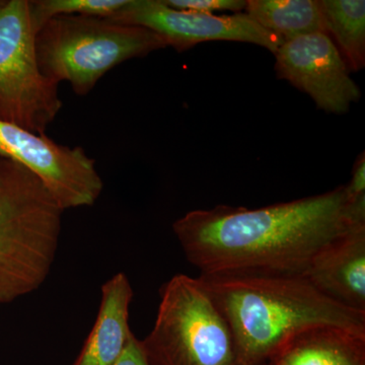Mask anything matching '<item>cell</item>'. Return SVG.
I'll use <instances>...</instances> for the list:
<instances>
[{
    "label": "cell",
    "instance_id": "cell-1",
    "mask_svg": "<svg viewBox=\"0 0 365 365\" xmlns=\"http://www.w3.org/2000/svg\"><path fill=\"white\" fill-rule=\"evenodd\" d=\"M361 225L340 186L261 208L198 209L179 218L173 230L187 260L201 274L304 275L324 247Z\"/></svg>",
    "mask_w": 365,
    "mask_h": 365
},
{
    "label": "cell",
    "instance_id": "cell-2",
    "mask_svg": "<svg viewBox=\"0 0 365 365\" xmlns=\"http://www.w3.org/2000/svg\"><path fill=\"white\" fill-rule=\"evenodd\" d=\"M227 319L241 365H270L288 341L307 329L334 326L365 334V313L343 306L300 274H200Z\"/></svg>",
    "mask_w": 365,
    "mask_h": 365
},
{
    "label": "cell",
    "instance_id": "cell-3",
    "mask_svg": "<svg viewBox=\"0 0 365 365\" xmlns=\"http://www.w3.org/2000/svg\"><path fill=\"white\" fill-rule=\"evenodd\" d=\"M63 212L39 178L0 158V304L44 284L56 258Z\"/></svg>",
    "mask_w": 365,
    "mask_h": 365
},
{
    "label": "cell",
    "instance_id": "cell-4",
    "mask_svg": "<svg viewBox=\"0 0 365 365\" xmlns=\"http://www.w3.org/2000/svg\"><path fill=\"white\" fill-rule=\"evenodd\" d=\"M167 46L158 34L143 26L95 16H56L36 34L41 71L58 85L68 81L78 96L90 93L119 64Z\"/></svg>",
    "mask_w": 365,
    "mask_h": 365
},
{
    "label": "cell",
    "instance_id": "cell-5",
    "mask_svg": "<svg viewBox=\"0 0 365 365\" xmlns=\"http://www.w3.org/2000/svg\"><path fill=\"white\" fill-rule=\"evenodd\" d=\"M140 341L150 365H241L227 319L200 278L185 274L163 285L155 326Z\"/></svg>",
    "mask_w": 365,
    "mask_h": 365
},
{
    "label": "cell",
    "instance_id": "cell-6",
    "mask_svg": "<svg viewBox=\"0 0 365 365\" xmlns=\"http://www.w3.org/2000/svg\"><path fill=\"white\" fill-rule=\"evenodd\" d=\"M30 0L0 7V120L44 134L63 107L58 83L41 71Z\"/></svg>",
    "mask_w": 365,
    "mask_h": 365
},
{
    "label": "cell",
    "instance_id": "cell-7",
    "mask_svg": "<svg viewBox=\"0 0 365 365\" xmlns=\"http://www.w3.org/2000/svg\"><path fill=\"white\" fill-rule=\"evenodd\" d=\"M0 158L20 163L39 178L60 207H88L104 189L96 162L81 148L0 120Z\"/></svg>",
    "mask_w": 365,
    "mask_h": 365
},
{
    "label": "cell",
    "instance_id": "cell-8",
    "mask_svg": "<svg viewBox=\"0 0 365 365\" xmlns=\"http://www.w3.org/2000/svg\"><path fill=\"white\" fill-rule=\"evenodd\" d=\"M110 20L153 31L179 52L206 41H237L261 46L275 54L285 43L248 14L216 16L182 11L167 6L163 0H128Z\"/></svg>",
    "mask_w": 365,
    "mask_h": 365
},
{
    "label": "cell",
    "instance_id": "cell-9",
    "mask_svg": "<svg viewBox=\"0 0 365 365\" xmlns=\"http://www.w3.org/2000/svg\"><path fill=\"white\" fill-rule=\"evenodd\" d=\"M278 78L311 96L319 109L344 114L361 93L332 38L313 33L287 41L275 53Z\"/></svg>",
    "mask_w": 365,
    "mask_h": 365
},
{
    "label": "cell",
    "instance_id": "cell-10",
    "mask_svg": "<svg viewBox=\"0 0 365 365\" xmlns=\"http://www.w3.org/2000/svg\"><path fill=\"white\" fill-rule=\"evenodd\" d=\"M304 276L327 297L365 313V225L324 247Z\"/></svg>",
    "mask_w": 365,
    "mask_h": 365
},
{
    "label": "cell",
    "instance_id": "cell-11",
    "mask_svg": "<svg viewBox=\"0 0 365 365\" xmlns=\"http://www.w3.org/2000/svg\"><path fill=\"white\" fill-rule=\"evenodd\" d=\"M133 289L124 273L104 283L95 325L73 365H113L133 337L129 327V307Z\"/></svg>",
    "mask_w": 365,
    "mask_h": 365
},
{
    "label": "cell",
    "instance_id": "cell-12",
    "mask_svg": "<svg viewBox=\"0 0 365 365\" xmlns=\"http://www.w3.org/2000/svg\"><path fill=\"white\" fill-rule=\"evenodd\" d=\"M270 365H365V334L334 326L307 329L288 341Z\"/></svg>",
    "mask_w": 365,
    "mask_h": 365
},
{
    "label": "cell",
    "instance_id": "cell-13",
    "mask_svg": "<svg viewBox=\"0 0 365 365\" xmlns=\"http://www.w3.org/2000/svg\"><path fill=\"white\" fill-rule=\"evenodd\" d=\"M246 11L259 26L284 42L326 33L318 0H248Z\"/></svg>",
    "mask_w": 365,
    "mask_h": 365
},
{
    "label": "cell",
    "instance_id": "cell-14",
    "mask_svg": "<svg viewBox=\"0 0 365 365\" xmlns=\"http://www.w3.org/2000/svg\"><path fill=\"white\" fill-rule=\"evenodd\" d=\"M326 33L334 38L348 68L365 66L364 0H318Z\"/></svg>",
    "mask_w": 365,
    "mask_h": 365
},
{
    "label": "cell",
    "instance_id": "cell-15",
    "mask_svg": "<svg viewBox=\"0 0 365 365\" xmlns=\"http://www.w3.org/2000/svg\"><path fill=\"white\" fill-rule=\"evenodd\" d=\"M128 0H30L31 18L36 33L59 16L111 19Z\"/></svg>",
    "mask_w": 365,
    "mask_h": 365
},
{
    "label": "cell",
    "instance_id": "cell-16",
    "mask_svg": "<svg viewBox=\"0 0 365 365\" xmlns=\"http://www.w3.org/2000/svg\"><path fill=\"white\" fill-rule=\"evenodd\" d=\"M167 6L182 11L215 14V11L240 13L246 9L245 0H163Z\"/></svg>",
    "mask_w": 365,
    "mask_h": 365
},
{
    "label": "cell",
    "instance_id": "cell-17",
    "mask_svg": "<svg viewBox=\"0 0 365 365\" xmlns=\"http://www.w3.org/2000/svg\"><path fill=\"white\" fill-rule=\"evenodd\" d=\"M345 198L348 203L365 198V158L364 153L359 158L353 168L352 178L344 186Z\"/></svg>",
    "mask_w": 365,
    "mask_h": 365
},
{
    "label": "cell",
    "instance_id": "cell-18",
    "mask_svg": "<svg viewBox=\"0 0 365 365\" xmlns=\"http://www.w3.org/2000/svg\"><path fill=\"white\" fill-rule=\"evenodd\" d=\"M113 365H150L143 351L141 341L135 335L129 341L123 354Z\"/></svg>",
    "mask_w": 365,
    "mask_h": 365
},
{
    "label": "cell",
    "instance_id": "cell-19",
    "mask_svg": "<svg viewBox=\"0 0 365 365\" xmlns=\"http://www.w3.org/2000/svg\"><path fill=\"white\" fill-rule=\"evenodd\" d=\"M4 1H6V0H0V7L4 6Z\"/></svg>",
    "mask_w": 365,
    "mask_h": 365
}]
</instances>
